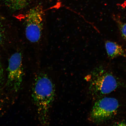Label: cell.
Here are the masks:
<instances>
[{"mask_svg":"<svg viewBox=\"0 0 126 126\" xmlns=\"http://www.w3.org/2000/svg\"><path fill=\"white\" fill-rule=\"evenodd\" d=\"M90 76L89 90L97 98L110 93L119 86V81L114 76L103 67L96 68Z\"/></svg>","mask_w":126,"mask_h":126,"instance_id":"2","label":"cell"},{"mask_svg":"<svg viewBox=\"0 0 126 126\" xmlns=\"http://www.w3.org/2000/svg\"><path fill=\"white\" fill-rule=\"evenodd\" d=\"M3 72L1 67L0 63V85L2 82L3 79Z\"/></svg>","mask_w":126,"mask_h":126,"instance_id":"9","label":"cell"},{"mask_svg":"<svg viewBox=\"0 0 126 126\" xmlns=\"http://www.w3.org/2000/svg\"><path fill=\"white\" fill-rule=\"evenodd\" d=\"M45 13L42 6L38 5L30 9L25 16L26 38L32 43H37L41 38Z\"/></svg>","mask_w":126,"mask_h":126,"instance_id":"3","label":"cell"},{"mask_svg":"<svg viewBox=\"0 0 126 126\" xmlns=\"http://www.w3.org/2000/svg\"><path fill=\"white\" fill-rule=\"evenodd\" d=\"M117 124H116V125L117 126H126V121H122L120 122L117 123Z\"/></svg>","mask_w":126,"mask_h":126,"instance_id":"10","label":"cell"},{"mask_svg":"<svg viewBox=\"0 0 126 126\" xmlns=\"http://www.w3.org/2000/svg\"><path fill=\"white\" fill-rule=\"evenodd\" d=\"M119 107L118 100L113 97L99 98L93 107L89 119L91 122L96 124L105 122L115 116Z\"/></svg>","mask_w":126,"mask_h":126,"instance_id":"4","label":"cell"},{"mask_svg":"<svg viewBox=\"0 0 126 126\" xmlns=\"http://www.w3.org/2000/svg\"><path fill=\"white\" fill-rule=\"evenodd\" d=\"M30 0H5L7 4L12 9L19 10L27 5Z\"/></svg>","mask_w":126,"mask_h":126,"instance_id":"7","label":"cell"},{"mask_svg":"<svg viewBox=\"0 0 126 126\" xmlns=\"http://www.w3.org/2000/svg\"><path fill=\"white\" fill-rule=\"evenodd\" d=\"M2 33H1V32L0 30V43L1 42V40H2Z\"/></svg>","mask_w":126,"mask_h":126,"instance_id":"11","label":"cell"},{"mask_svg":"<svg viewBox=\"0 0 126 126\" xmlns=\"http://www.w3.org/2000/svg\"><path fill=\"white\" fill-rule=\"evenodd\" d=\"M117 23V26L119 29L120 32L122 37L126 42V23L123 22L118 18L114 17L113 18Z\"/></svg>","mask_w":126,"mask_h":126,"instance_id":"8","label":"cell"},{"mask_svg":"<svg viewBox=\"0 0 126 126\" xmlns=\"http://www.w3.org/2000/svg\"><path fill=\"white\" fill-rule=\"evenodd\" d=\"M55 94L54 85L51 79L44 72L39 73L34 81L32 96L37 108L39 122L42 125L49 124L50 111Z\"/></svg>","mask_w":126,"mask_h":126,"instance_id":"1","label":"cell"},{"mask_svg":"<svg viewBox=\"0 0 126 126\" xmlns=\"http://www.w3.org/2000/svg\"><path fill=\"white\" fill-rule=\"evenodd\" d=\"M105 45L107 54L110 59H113L119 56L126 58V53L125 50L119 44L107 40L105 42Z\"/></svg>","mask_w":126,"mask_h":126,"instance_id":"6","label":"cell"},{"mask_svg":"<svg viewBox=\"0 0 126 126\" xmlns=\"http://www.w3.org/2000/svg\"><path fill=\"white\" fill-rule=\"evenodd\" d=\"M21 53H16L9 59L7 69V84L12 90L18 91L22 82L23 71Z\"/></svg>","mask_w":126,"mask_h":126,"instance_id":"5","label":"cell"},{"mask_svg":"<svg viewBox=\"0 0 126 126\" xmlns=\"http://www.w3.org/2000/svg\"><path fill=\"white\" fill-rule=\"evenodd\" d=\"M1 103H2V102H1V100H0V108H1Z\"/></svg>","mask_w":126,"mask_h":126,"instance_id":"12","label":"cell"}]
</instances>
